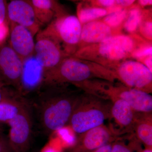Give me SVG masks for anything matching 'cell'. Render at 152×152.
Instances as JSON below:
<instances>
[{
    "mask_svg": "<svg viewBox=\"0 0 152 152\" xmlns=\"http://www.w3.org/2000/svg\"><path fill=\"white\" fill-rule=\"evenodd\" d=\"M47 86L49 88L39 96L34 106L41 129L49 135L69 124L80 94L66 88L65 84Z\"/></svg>",
    "mask_w": 152,
    "mask_h": 152,
    "instance_id": "cell-1",
    "label": "cell"
},
{
    "mask_svg": "<svg viewBox=\"0 0 152 152\" xmlns=\"http://www.w3.org/2000/svg\"><path fill=\"white\" fill-rule=\"evenodd\" d=\"M96 78L113 82L117 79L113 72L104 66H96V63L72 56L64 59L58 66L45 73L44 84L71 83L77 86L83 82Z\"/></svg>",
    "mask_w": 152,
    "mask_h": 152,
    "instance_id": "cell-2",
    "label": "cell"
},
{
    "mask_svg": "<svg viewBox=\"0 0 152 152\" xmlns=\"http://www.w3.org/2000/svg\"><path fill=\"white\" fill-rule=\"evenodd\" d=\"M112 105L109 100L88 93L80 94L69 124L78 135L99 126L110 119Z\"/></svg>",
    "mask_w": 152,
    "mask_h": 152,
    "instance_id": "cell-3",
    "label": "cell"
},
{
    "mask_svg": "<svg viewBox=\"0 0 152 152\" xmlns=\"http://www.w3.org/2000/svg\"><path fill=\"white\" fill-rule=\"evenodd\" d=\"M136 39L125 35H113L99 43L79 49L73 57L81 60L95 61L96 63L116 64L124 61L142 44Z\"/></svg>",
    "mask_w": 152,
    "mask_h": 152,
    "instance_id": "cell-4",
    "label": "cell"
},
{
    "mask_svg": "<svg viewBox=\"0 0 152 152\" xmlns=\"http://www.w3.org/2000/svg\"><path fill=\"white\" fill-rule=\"evenodd\" d=\"M82 29V24L77 17L64 14L57 17L42 31L56 41L64 53L70 57L78 50Z\"/></svg>",
    "mask_w": 152,
    "mask_h": 152,
    "instance_id": "cell-5",
    "label": "cell"
},
{
    "mask_svg": "<svg viewBox=\"0 0 152 152\" xmlns=\"http://www.w3.org/2000/svg\"><path fill=\"white\" fill-rule=\"evenodd\" d=\"M9 127L7 140L13 152H27L32 136L33 118L31 105L27 100L18 113L7 124Z\"/></svg>",
    "mask_w": 152,
    "mask_h": 152,
    "instance_id": "cell-6",
    "label": "cell"
},
{
    "mask_svg": "<svg viewBox=\"0 0 152 152\" xmlns=\"http://www.w3.org/2000/svg\"><path fill=\"white\" fill-rule=\"evenodd\" d=\"M101 97L110 101L121 99L126 102L134 111L148 113L152 112V96L140 90L125 86H114L101 83L98 89Z\"/></svg>",
    "mask_w": 152,
    "mask_h": 152,
    "instance_id": "cell-7",
    "label": "cell"
},
{
    "mask_svg": "<svg viewBox=\"0 0 152 152\" xmlns=\"http://www.w3.org/2000/svg\"><path fill=\"white\" fill-rule=\"evenodd\" d=\"M118 65L114 73L126 86L151 93L152 72L145 65L133 60H125Z\"/></svg>",
    "mask_w": 152,
    "mask_h": 152,
    "instance_id": "cell-8",
    "label": "cell"
},
{
    "mask_svg": "<svg viewBox=\"0 0 152 152\" xmlns=\"http://www.w3.org/2000/svg\"><path fill=\"white\" fill-rule=\"evenodd\" d=\"M34 55L45 73L54 69L69 57L56 41L42 31H39L37 35Z\"/></svg>",
    "mask_w": 152,
    "mask_h": 152,
    "instance_id": "cell-9",
    "label": "cell"
},
{
    "mask_svg": "<svg viewBox=\"0 0 152 152\" xmlns=\"http://www.w3.org/2000/svg\"><path fill=\"white\" fill-rule=\"evenodd\" d=\"M23 67V60L10 45H0V79L13 86L19 94Z\"/></svg>",
    "mask_w": 152,
    "mask_h": 152,
    "instance_id": "cell-10",
    "label": "cell"
},
{
    "mask_svg": "<svg viewBox=\"0 0 152 152\" xmlns=\"http://www.w3.org/2000/svg\"><path fill=\"white\" fill-rule=\"evenodd\" d=\"M104 124L78 135L75 144L67 152H90L113 142L118 137Z\"/></svg>",
    "mask_w": 152,
    "mask_h": 152,
    "instance_id": "cell-11",
    "label": "cell"
},
{
    "mask_svg": "<svg viewBox=\"0 0 152 152\" xmlns=\"http://www.w3.org/2000/svg\"><path fill=\"white\" fill-rule=\"evenodd\" d=\"M7 15L9 23H14L26 28L34 36L39 32L41 25L29 1H11L7 4Z\"/></svg>",
    "mask_w": 152,
    "mask_h": 152,
    "instance_id": "cell-12",
    "label": "cell"
},
{
    "mask_svg": "<svg viewBox=\"0 0 152 152\" xmlns=\"http://www.w3.org/2000/svg\"><path fill=\"white\" fill-rule=\"evenodd\" d=\"M111 102L113 105L110 120L113 121V123L110 127L118 137L134 133L137 112L126 102L121 99H116Z\"/></svg>",
    "mask_w": 152,
    "mask_h": 152,
    "instance_id": "cell-13",
    "label": "cell"
},
{
    "mask_svg": "<svg viewBox=\"0 0 152 152\" xmlns=\"http://www.w3.org/2000/svg\"><path fill=\"white\" fill-rule=\"evenodd\" d=\"M45 72L34 55L24 60L19 94L25 96L44 84Z\"/></svg>",
    "mask_w": 152,
    "mask_h": 152,
    "instance_id": "cell-14",
    "label": "cell"
},
{
    "mask_svg": "<svg viewBox=\"0 0 152 152\" xmlns=\"http://www.w3.org/2000/svg\"><path fill=\"white\" fill-rule=\"evenodd\" d=\"M10 46L23 60L34 55L35 44L34 35L26 28L14 23H9Z\"/></svg>",
    "mask_w": 152,
    "mask_h": 152,
    "instance_id": "cell-15",
    "label": "cell"
},
{
    "mask_svg": "<svg viewBox=\"0 0 152 152\" xmlns=\"http://www.w3.org/2000/svg\"><path fill=\"white\" fill-rule=\"evenodd\" d=\"M112 36V29L102 20H98L89 22L82 25L78 50L87 46L99 43Z\"/></svg>",
    "mask_w": 152,
    "mask_h": 152,
    "instance_id": "cell-16",
    "label": "cell"
},
{
    "mask_svg": "<svg viewBox=\"0 0 152 152\" xmlns=\"http://www.w3.org/2000/svg\"><path fill=\"white\" fill-rule=\"evenodd\" d=\"M38 22L48 25L57 17L64 14L58 2L53 0H29Z\"/></svg>",
    "mask_w": 152,
    "mask_h": 152,
    "instance_id": "cell-17",
    "label": "cell"
},
{
    "mask_svg": "<svg viewBox=\"0 0 152 152\" xmlns=\"http://www.w3.org/2000/svg\"><path fill=\"white\" fill-rule=\"evenodd\" d=\"M133 133L145 148H152V113L137 112Z\"/></svg>",
    "mask_w": 152,
    "mask_h": 152,
    "instance_id": "cell-18",
    "label": "cell"
},
{
    "mask_svg": "<svg viewBox=\"0 0 152 152\" xmlns=\"http://www.w3.org/2000/svg\"><path fill=\"white\" fill-rule=\"evenodd\" d=\"M26 100L19 94L7 98L0 102V126L7 124L18 113Z\"/></svg>",
    "mask_w": 152,
    "mask_h": 152,
    "instance_id": "cell-19",
    "label": "cell"
},
{
    "mask_svg": "<svg viewBox=\"0 0 152 152\" xmlns=\"http://www.w3.org/2000/svg\"><path fill=\"white\" fill-rule=\"evenodd\" d=\"M140 142L134 133L119 137L113 143L111 152H141Z\"/></svg>",
    "mask_w": 152,
    "mask_h": 152,
    "instance_id": "cell-20",
    "label": "cell"
},
{
    "mask_svg": "<svg viewBox=\"0 0 152 152\" xmlns=\"http://www.w3.org/2000/svg\"><path fill=\"white\" fill-rule=\"evenodd\" d=\"M107 14L108 11L104 8L80 6L78 9L77 18L81 23L83 25L105 17Z\"/></svg>",
    "mask_w": 152,
    "mask_h": 152,
    "instance_id": "cell-21",
    "label": "cell"
},
{
    "mask_svg": "<svg viewBox=\"0 0 152 152\" xmlns=\"http://www.w3.org/2000/svg\"><path fill=\"white\" fill-rule=\"evenodd\" d=\"M142 12L138 7H134L128 12L124 24V28L127 32L134 33L138 28L143 17Z\"/></svg>",
    "mask_w": 152,
    "mask_h": 152,
    "instance_id": "cell-22",
    "label": "cell"
},
{
    "mask_svg": "<svg viewBox=\"0 0 152 152\" xmlns=\"http://www.w3.org/2000/svg\"><path fill=\"white\" fill-rule=\"evenodd\" d=\"M128 12L129 11L126 9H122L108 14L104 17L102 21L111 28H117L125 22Z\"/></svg>",
    "mask_w": 152,
    "mask_h": 152,
    "instance_id": "cell-23",
    "label": "cell"
},
{
    "mask_svg": "<svg viewBox=\"0 0 152 152\" xmlns=\"http://www.w3.org/2000/svg\"><path fill=\"white\" fill-rule=\"evenodd\" d=\"M152 54L151 45L148 43L142 44L133 52L131 56L142 62L147 57L152 56Z\"/></svg>",
    "mask_w": 152,
    "mask_h": 152,
    "instance_id": "cell-24",
    "label": "cell"
},
{
    "mask_svg": "<svg viewBox=\"0 0 152 152\" xmlns=\"http://www.w3.org/2000/svg\"><path fill=\"white\" fill-rule=\"evenodd\" d=\"M152 23L150 20H144L143 15L140 24L139 26L140 33L148 40H152Z\"/></svg>",
    "mask_w": 152,
    "mask_h": 152,
    "instance_id": "cell-25",
    "label": "cell"
},
{
    "mask_svg": "<svg viewBox=\"0 0 152 152\" xmlns=\"http://www.w3.org/2000/svg\"><path fill=\"white\" fill-rule=\"evenodd\" d=\"M10 34V28L8 22L0 24V45L4 44Z\"/></svg>",
    "mask_w": 152,
    "mask_h": 152,
    "instance_id": "cell-26",
    "label": "cell"
},
{
    "mask_svg": "<svg viewBox=\"0 0 152 152\" xmlns=\"http://www.w3.org/2000/svg\"><path fill=\"white\" fill-rule=\"evenodd\" d=\"M7 85L0 79V102L7 98L13 96L18 94H14L10 92L6 88Z\"/></svg>",
    "mask_w": 152,
    "mask_h": 152,
    "instance_id": "cell-27",
    "label": "cell"
},
{
    "mask_svg": "<svg viewBox=\"0 0 152 152\" xmlns=\"http://www.w3.org/2000/svg\"><path fill=\"white\" fill-rule=\"evenodd\" d=\"M7 1L0 0V24L8 22L7 15Z\"/></svg>",
    "mask_w": 152,
    "mask_h": 152,
    "instance_id": "cell-28",
    "label": "cell"
},
{
    "mask_svg": "<svg viewBox=\"0 0 152 152\" xmlns=\"http://www.w3.org/2000/svg\"><path fill=\"white\" fill-rule=\"evenodd\" d=\"M0 152H13L8 141L7 138L0 134Z\"/></svg>",
    "mask_w": 152,
    "mask_h": 152,
    "instance_id": "cell-29",
    "label": "cell"
},
{
    "mask_svg": "<svg viewBox=\"0 0 152 152\" xmlns=\"http://www.w3.org/2000/svg\"><path fill=\"white\" fill-rule=\"evenodd\" d=\"M96 5L99 7L110 8L115 5V1L113 0H99L96 2Z\"/></svg>",
    "mask_w": 152,
    "mask_h": 152,
    "instance_id": "cell-30",
    "label": "cell"
},
{
    "mask_svg": "<svg viewBox=\"0 0 152 152\" xmlns=\"http://www.w3.org/2000/svg\"><path fill=\"white\" fill-rule=\"evenodd\" d=\"M134 2L133 0H119L115 1V4L122 8L127 7L132 5Z\"/></svg>",
    "mask_w": 152,
    "mask_h": 152,
    "instance_id": "cell-31",
    "label": "cell"
},
{
    "mask_svg": "<svg viewBox=\"0 0 152 152\" xmlns=\"http://www.w3.org/2000/svg\"><path fill=\"white\" fill-rule=\"evenodd\" d=\"M113 143V142L107 144L103 146L90 152H111Z\"/></svg>",
    "mask_w": 152,
    "mask_h": 152,
    "instance_id": "cell-32",
    "label": "cell"
},
{
    "mask_svg": "<svg viewBox=\"0 0 152 152\" xmlns=\"http://www.w3.org/2000/svg\"><path fill=\"white\" fill-rule=\"evenodd\" d=\"M152 56L147 57L141 62L142 64H143L146 66L150 70L151 72L152 71Z\"/></svg>",
    "mask_w": 152,
    "mask_h": 152,
    "instance_id": "cell-33",
    "label": "cell"
},
{
    "mask_svg": "<svg viewBox=\"0 0 152 152\" xmlns=\"http://www.w3.org/2000/svg\"><path fill=\"white\" fill-rule=\"evenodd\" d=\"M140 5L142 7L152 5V0H140L138 2Z\"/></svg>",
    "mask_w": 152,
    "mask_h": 152,
    "instance_id": "cell-34",
    "label": "cell"
},
{
    "mask_svg": "<svg viewBox=\"0 0 152 152\" xmlns=\"http://www.w3.org/2000/svg\"><path fill=\"white\" fill-rule=\"evenodd\" d=\"M141 152H152V148H145V149L142 150Z\"/></svg>",
    "mask_w": 152,
    "mask_h": 152,
    "instance_id": "cell-35",
    "label": "cell"
},
{
    "mask_svg": "<svg viewBox=\"0 0 152 152\" xmlns=\"http://www.w3.org/2000/svg\"><path fill=\"white\" fill-rule=\"evenodd\" d=\"M3 132V129L0 126V134H2V133Z\"/></svg>",
    "mask_w": 152,
    "mask_h": 152,
    "instance_id": "cell-36",
    "label": "cell"
}]
</instances>
